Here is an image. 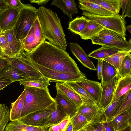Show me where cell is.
I'll return each instance as SVG.
<instances>
[{"instance_id": "1", "label": "cell", "mask_w": 131, "mask_h": 131, "mask_svg": "<svg viewBox=\"0 0 131 131\" xmlns=\"http://www.w3.org/2000/svg\"><path fill=\"white\" fill-rule=\"evenodd\" d=\"M28 53L32 62L53 71L83 74L68 53L49 41L45 40L33 51Z\"/></svg>"}, {"instance_id": "2", "label": "cell", "mask_w": 131, "mask_h": 131, "mask_svg": "<svg viewBox=\"0 0 131 131\" xmlns=\"http://www.w3.org/2000/svg\"><path fill=\"white\" fill-rule=\"evenodd\" d=\"M38 9L37 17L45 39L65 50L67 41L60 19L56 13L43 6Z\"/></svg>"}, {"instance_id": "3", "label": "cell", "mask_w": 131, "mask_h": 131, "mask_svg": "<svg viewBox=\"0 0 131 131\" xmlns=\"http://www.w3.org/2000/svg\"><path fill=\"white\" fill-rule=\"evenodd\" d=\"M24 89L25 91L24 104L20 118L31 113L47 108L55 102L48 88L42 89L25 86Z\"/></svg>"}, {"instance_id": "4", "label": "cell", "mask_w": 131, "mask_h": 131, "mask_svg": "<svg viewBox=\"0 0 131 131\" xmlns=\"http://www.w3.org/2000/svg\"><path fill=\"white\" fill-rule=\"evenodd\" d=\"M38 11V9L29 4H25L20 10L13 28L16 38L20 43L27 36L37 18Z\"/></svg>"}, {"instance_id": "5", "label": "cell", "mask_w": 131, "mask_h": 131, "mask_svg": "<svg viewBox=\"0 0 131 131\" xmlns=\"http://www.w3.org/2000/svg\"><path fill=\"white\" fill-rule=\"evenodd\" d=\"M82 15L87 18L92 20L106 29L115 31L123 36H126V22L124 15L119 14L110 16L95 15L84 11Z\"/></svg>"}, {"instance_id": "6", "label": "cell", "mask_w": 131, "mask_h": 131, "mask_svg": "<svg viewBox=\"0 0 131 131\" xmlns=\"http://www.w3.org/2000/svg\"><path fill=\"white\" fill-rule=\"evenodd\" d=\"M7 58L9 63L23 71L30 77H43L34 67L28 53L23 50L15 56Z\"/></svg>"}, {"instance_id": "7", "label": "cell", "mask_w": 131, "mask_h": 131, "mask_svg": "<svg viewBox=\"0 0 131 131\" xmlns=\"http://www.w3.org/2000/svg\"><path fill=\"white\" fill-rule=\"evenodd\" d=\"M56 106L55 101L48 108L29 114L19 119L27 125L39 127H45V124Z\"/></svg>"}, {"instance_id": "8", "label": "cell", "mask_w": 131, "mask_h": 131, "mask_svg": "<svg viewBox=\"0 0 131 131\" xmlns=\"http://www.w3.org/2000/svg\"><path fill=\"white\" fill-rule=\"evenodd\" d=\"M32 63L43 76L49 79L50 82L52 81H51L66 83L76 82L82 78H86L84 74H79L58 72Z\"/></svg>"}, {"instance_id": "9", "label": "cell", "mask_w": 131, "mask_h": 131, "mask_svg": "<svg viewBox=\"0 0 131 131\" xmlns=\"http://www.w3.org/2000/svg\"><path fill=\"white\" fill-rule=\"evenodd\" d=\"M20 11L9 7L0 14V31L13 28L18 18Z\"/></svg>"}, {"instance_id": "10", "label": "cell", "mask_w": 131, "mask_h": 131, "mask_svg": "<svg viewBox=\"0 0 131 131\" xmlns=\"http://www.w3.org/2000/svg\"><path fill=\"white\" fill-rule=\"evenodd\" d=\"M84 89L99 105L101 97L102 86L101 83L82 78L75 82Z\"/></svg>"}, {"instance_id": "11", "label": "cell", "mask_w": 131, "mask_h": 131, "mask_svg": "<svg viewBox=\"0 0 131 131\" xmlns=\"http://www.w3.org/2000/svg\"><path fill=\"white\" fill-rule=\"evenodd\" d=\"M55 101L61 107L71 119L77 112L79 107L73 101L67 97L57 88Z\"/></svg>"}, {"instance_id": "12", "label": "cell", "mask_w": 131, "mask_h": 131, "mask_svg": "<svg viewBox=\"0 0 131 131\" xmlns=\"http://www.w3.org/2000/svg\"><path fill=\"white\" fill-rule=\"evenodd\" d=\"M103 111V110L97 104H82L79 106L77 112L83 114L89 122L95 120L106 121Z\"/></svg>"}, {"instance_id": "13", "label": "cell", "mask_w": 131, "mask_h": 131, "mask_svg": "<svg viewBox=\"0 0 131 131\" xmlns=\"http://www.w3.org/2000/svg\"><path fill=\"white\" fill-rule=\"evenodd\" d=\"M118 78L117 74L111 80L102 86L101 97L99 105L103 110L107 107L113 99Z\"/></svg>"}, {"instance_id": "14", "label": "cell", "mask_w": 131, "mask_h": 131, "mask_svg": "<svg viewBox=\"0 0 131 131\" xmlns=\"http://www.w3.org/2000/svg\"><path fill=\"white\" fill-rule=\"evenodd\" d=\"M2 77L7 78L13 82L19 81L30 77L25 72L8 62L0 70V78Z\"/></svg>"}, {"instance_id": "15", "label": "cell", "mask_w": 131, "mask_h": 131, "mask_svg": "<svg viewBox=\"0 0 131 131\" xmlns=\"http://www.w3.org/2000/svg\"><path fill=\"white\" fill-rule=\"evenodd\" d=\"M79 8L88 13L102 16H110L116 15L101 6L90 2L88 0H79Z\"/></svg>"}, {"instance_id": "16", "label": "cell", "mask_w": 131, "mask_h": 131, "mask_svg": "<svg viewBox=\"0 0 131 131\" xmlns=\"http://www.w3.org/2000/svg\"><path fill=\"white\" fill-rule=\"evenodd\" d=\"M3 32L5 37L7 44V52L6 57H13L19 53L22 50L20 43L17 40L13 29Z\"/></svg>"}, {"instance_id": "17", "label": "cell", "mask_w": 131, "mask_h": 131, "mask_svg": "<svg viewBox=\"0 0 131 131\" xmlns=\"http://www.w3.org/2000/svg\"><path fill=\"white\" fill-rule=\"evenodd\" d=\"M71 51L80 63L85 67L92 70L96 69L83 49L76 43H70L69 44Z\"/></svg>"}, {"instance_id": "18", "label": "cell", "mask_w": 131, "mask_h": 131, "mask_svg": "<svg viewBox=\"0 0 131 131\" xmlns=\"http://www.w3.org/2000/svg\"><path fill=\"white\" fill-rule=\"evenodd\" d=\"M94 44L104 45L112 47L117 48L122 51L131 50V45L126 40L123 41L114 40L103 39L97 36L91 39Z\"/></svg>"}, {"instance_id": "19", "label": "cell", "mask_w": 131, "mask_h": 131, "mask_svg": "<svg viewBox=\"0 0 131 131\" xmlns=\"http://www.w3.org/2000/svg\"><path fill=\"white\" fill-rule=\"evenodd\" d=\"M105 29L106 28L94 21L88 19L85 28L79 35L82 39L91 40Z\"/></svg>"}, {"instance_id": "20", "label": "cell", "mask_w": 131, "mask_h": 131, "mask_svg": "<svg viewBox=\"0 0 131 131\" xmlns=\"http://www.w3.org/2000/svg\"><path fill=\"white\" fill-rule=\"evenodd\" d=\"M50 5H54L60 8L64 14L70 19H72L73 14L78 13V10L75 1L73 0H53Z\"/></svg>"}, {"instance_id": "21", "label": "cell", "mask_w": 131, "mask_h": 131, "mask_svg": "<svg viewBox=\"0 0 131 131\" xmlns=\"http://www.w3.org/2000/svg\"><path fill=\"white\" fill-rule=\"evenodd\" d=\"M49 127H39L27 125L19 119L11 121L6 126L4 131H47Z\"/></svg>"}, {"instance_id": "22", "label": "cell", "mask_w": 131, "mask_h": 131, "mask_svg": "<svg viewBox=\"0 0 131 131\" xmlns=\"http://www.w3.org/2000/svg\"><path fill=\"white\" fill-rule=\"evenodd\" d=\"M25 93V91L24 89L18 99L11 103L9 114V119L11 121L20 118L24 106Z\"/></svg>"}, {"instance_id": "23", "label": "cell", "mask_w": 131, "mask_h": 131, "mask_svg": "<svg viewBox=\"0 0 131 131\" xmlns=\"http://www.w3.org/2000/svg\"><path fill=\"white\" fill-rule=\"evenodd\" d=\"M131 89V75L118 78L117 81L113 99L118 98Z\"/></svg>"}, {"instance_id": "24", "label": "cell", "mask_w": 131, "mask_h": 131, "mask_svg": "<svg viewBox=\"0 0 131 131\" xmlns=\"http://www.w3.org/2000/svg\"><path fill=\"white\" fill-rule=\"evenodd\" d=\"M127 93L118 98L113 99L107 107L103 110V113L106 121H111L113 119L119 108Z\"/></svg>"}, {"instance_id": "25", "label": "cell", "mask_w": 131, "mask_h": 131, "mask_svg": "<svg viewBox=\"0 0 131 131\" xmlns=\"http://www.w3.org/2000/svg\"><path fill=\"white\" fill-rule=\"evenodd\" d=\"M50 80L44 77H29L19 81L20 84L25 86L46 89L50 84Z\"/></svg>"}, {"instance_id": "26", "label": "cell", "mask_w": 131, "mask_h": 131, "mask_svg": "<svg viewBox=\"0 0 131 131\" xmlns=\"http://www.w3.org/2000/svg\"><path fill=\"white\" fill-rule=\"evenodd\" d=\"M121 51L119 49L104 45L95 50L88 55V57L98 60H103Z\"/></svg>"}, {"instance_id": "27", "label": "cell", "mask_w": 131, "mask_h": 131, "mask_svg": "<svg viewBox=\"0 0 131 131\" xmlns=\"http://www.w3.org/2000/svg\"><path fill=\"white\" fill-rule=\"evenodd\" d=\"M117 73L116 68L112 65L103 60L101 83L102 86L113 79Z\"/></svg>"}, {"instance_id": "28", "label": "cell", "mask_w": 131, "mask_h": 131, "mask_svg": "<svg viewBox=\"0 0 131 131\" xmlns=\"http://www.w3.org/2000/svg\"><path fill=\"white\" fill-rule=\"evenodd\" d=\"M65 83L79 95L82 102V104L85 105L97 104L90 95L75 82Z\"/></svg>"}, {"instance_id": "29", "label": "cell", "mask_w": 131, "mask_h": 131, "mask_svg": "<svg viewBox=\"0 0 131 131\" xmlns=\"http://www.w3.org/2000/svg\"><path fill=\"white\" fill-rule=\"evenodd\" d=\"M55 86L78 106L82 104V102L79 95L66 83L58 82L56 83Z\"/></svg>"}, {"instance_id": "30", "label": "cell", "mask_w": 131, "mask_h": 131, "mask_svg": "<svg viewBox=\"0 0 131 131\" xmlns=\"http://www.w3.org/2000/svg\"><path fill=\"white\" fill-rule=\"evenodd\" d=\"M99 5L115 15L119 14L121 8V0H88Z\"/></svg>"}, {"instance_id": "31", "label": "cell", "mask_w": 131, "mask_h": 131, "mask_svg": "<svg viewBox=\"0 0 131 131\" xmlns=\"http://www.w3.org/2000/svg\"><path fill=\"white\" fill-rule=\"evenodd\" d=\"M36 43L33 24L26 37L20 42V44L23 50L27 53H30L36 48Z\"/></svg>"}, {"instance_id": "32", "label": "cell", "mask_w": 131, "mask_h": 131, "mask_svg": "<svg viewBox=\"0 0 131 131\" xmlns=\"http://www.w3.org/2000/svg\"><path fill=\"white\" fill-rule=\"evenodd\" d=\"M68 116L62 109L56 103L55 109L49 117L44 126H48L49 127L52 125L58 124L64 120Z\"/></svg>"}, {"instance_id": "33", "label": "cell", "mask_w": 131, "mask_h": 131, "mask_svg": "<svg viewBox=\"0 0 131 131\" xmlns=\"http://www.w3.org/2000/svg\"><path fill=\"white\" fill-rule=\"evenodd\" d=\"M88 20L83 16L77 17L69 23L68 29L71 32L79 35L85 28Z\"/></svg>"}, {"instance_id": "34", "label": "cell", "mask_w": 131, "mask_h": 131, "mask_svg": "<svg viewBox=\"0 0 131 131\" xmlns=\"http://www.w3.org/2000/svg\"><path fill=\"white\" fill-rule=\"evenodd\" d=\"M129 51H120L111 56L104 59L103 60L112 65L116 69L117 72L121 63L125 57L131 53Z\"/></svg>"}, {"instance_id": "35", "label": "cell", "mask_w": 131, "mask_h": 131, "mask_svg": "<svg viewBox=\"0 0 131 131\" xmlns=\"http://www.w3.org/2000/svg\"><path fill=\"white\" fill-rule=\"evenodd\" d=\"M129 110L119 114L111 120L115 131L121 129L128 125H131L129 123L128 118Z\"/></svg>"}, {"instance_id": "36", "label": "cell", "mask_w": 131, "mask_h": 131, "mask_svg": "<svg viewBox=\"0 0 131 131\" xmlns=\"http://www.w3.org/2000/svg\"><path fill=\"white\" fill-rule=\"evenodd\" d=\"M118 78L131 75V53L124 58L120 65L117 73Z\"/></svg>"}, {"instance_id": "37", "label": "cell", "mask_w": 131, "mask_h": 131, "mask_svg": "<svg viewBox=\"0 0 131 131\" xmlns=\"http://www.w3.org/2000/svg\"><path fill=\"white\" fill-rule=\"evenodd\" d=\"M70 122L72 126L73 131H78L82 129L88 122L83 114L77 112L71 119Z\"/></svg>"}, {"instance_id": "38", "label": "cell", "mask_w": 131, "mask_h": 131, "mask_svg": "<svg viewBox=\"0 0 131 131\" xmlns=\"http://www.w3.org/2000/svg\"><path fill=\"white\" fill-rule=\"evenodd\" d=\"M97 36L103 39H110L123 41L126 40L125 36L106 29H105L101 31Z\"/></svg>"}, {"instance_id": "39", "label": "cell", "mask_w": 131, "mask_h": 131, "mask_svg": "<svg viewBox=\"0 0 131 131\" xmlns=\"http://www.w3.org/2000/svg\"><path fill=\"white\" fill-rule=\"evenodd\" d=\"M34 24L36 40V46L37 48L45 41L46 39L37 17Z\"/></svg>"}, {"instance_id": "40", "label": "cell", "mask_w": 131, "mask_h": 131, "mask_svg": "<svg viewBox=\"0 0 131 131\" xmlns=\"http://www.w3.org/2000/svg\"><path fill=\"white\" fill-rule=\"evenodd\" d=\"M131 89H130L127 92L119 108L114 116L113 119L121 114L131 108Z\"/></svg>"}, {"instance_id": "41", "label": "cell", "mask_w": 131, "mask_h": 131, "mask_svg": "<svg viewBox=\"0 0 131 131\" xmlns=\"http://www.w3.org/2000/svg\"><path fill=\"white\" fill-rule=\"evenodd\" d=\"M101 122L100 121H93L88 122L81 130H83L84 131H104Z\"/></svg>"}, {"instance_id": "42", "label": "cell", "mask_w": 131, "mask_h": 131, "mask_svg": "<svg viewBox=\"0 0 131 131\" xmlns=\"http://www.w3.org/2000/svg\"><path fill=\"white\" fill-rule=\"evenodd\" d=\"M8 6L20 11L24 7V4L19 0H5Z\"/></svg>"}, {"instance_id": "43", "label": "cell", "mask_w": 131, "mask_h": 131, "mask_svg": "<svg viewBox=\"0 0 131 131\" xmlns=\"http://www.w3.org/2000/svg\"><path fill=\"white\" fill-rule=\"evenodd\" d=\"M104 131H115L113 124L111 121H104L101 122Z\"/></svg>"}, {"instance_id": "44", "label": "cell", "mask_w": 131, "mask_h": 131, "mask_svg": "<svg viewBox=\"0 0 131 131\" xmlns=\"http://www.w3.org/2000/svg\"><path fill=\"white\" fill-rule=\"evenodd\" d=\"M13 83L9 79L6 77L0 78V90Z\"/></svg>"}, {"instance_id": "45", "label": "cell", "mask_w": 131, "mask_h": 131, "mask_svg": "<svg viewBox=\"0 0 131 131\" xmlns=\"http://www.w3.org/2000/svg\"><path fill=\"white\" fill-rule=\"evenodd\" d=\"M70 117L68 116L65 119L59 123L61 131H64L70 122Z\"/></svg>"}, {"instance_id": "46", "label": "cell", "mask_w": 131, "mask_h": 131, "mask_svg": "<svg viewBox=\"0 0 131 131\" xmlns=\"http://www.w3.org/2000/svg\"><path fill=\"white\" fill-rule=\"evenodd\" d=\"M9 109L5 104H0V122Z\"/></svg>"}, {"instance_id": "47", "label": "cell", "mask_w": 131, "mask_h": 131, "mask_svg": "<svg viewBox=\"0 0 131 131\" xmlns=\"http://www.w3.org/2000/svg\"><path fill=\"white\" fill-rule=\"evenodd\" d=\"M96 70L97 71V75L98 79L99 80L101 79L102 66V60H98Z\"/></svg>"}, {"instance_id": "48", "label": "cell", "mask_w": 131, "mask_h": 131, "mask_svg": "<svg viewBox=\"0 0 131 131\" xmlns=\"http://www.w3.org/2000/svg\"><path fill=\"white\" fill-rule=\"evenodd\" d=\"M128 0H121V8L122 9V15H124L125 13L128 3Z\"/></svg>"}, {"instance_id": "49", "label": "cell", "mask_w": 131, "mask_h": 131, "mask_svg": "<svg viewBox=\"0 0 131 131\" xmlns=\"http://www.w3.org/2000/svg\"><path fill=\"white\" fill-rule=\"evenodd\" d=\"M124 16L125 17H131V0H128L127 9Z\"/></svg>"}, {"instance_id": "50", "label": "cell", "mask_w": 131, "mask_h": 131, "mask_svg": "<svg viewBox=\"0 0 131 131\" xmlns=\"http://www.w3.org/2000/svg\"><path fill=\"white\" fill-rule=\"evenodd\" d=\"M8 62V61L7 57L0 56V70Z\"/></svg>"}, {"instance_id": "51", "label": "cell", "mask_w": 131, "mask_h": 131, "mask_svg": "<svg viewBox=\"0 0 131 131\" xmlns=\"http://www.w3.org/2000/svg\"><path fill=\"white\" fill-rule=\"evenodd\" d=\"M9 7L5 0H0V14Z\"/></svg>"}, {"instance_id": "52", "label": "cell", "mask_w": 131, "mask_h": 131, "mask_svg": "<svg viewBox=\"0 0 131 131\" xmlns=\"http://www.w3.org/2000/svg\"><path fill=\"white\" fill-rule=\"evenodd\" d=\"M48 131H61L59 123L50 126Z\"/></svg>"}, {"instance_id": "53", "label": "cell", "mask_w": 131, "mask_h": 131, "mask_svg": "<svg viewBox=\"0 0 131 131\" xmlns=\"http://www.w3.org/2000/svg\"><path fill=\"white\" fill-rule=\"evenodd\" d=\"M50 0H30V2L32 3H35L39 5H45Z\"/></svg>"}, {"instance_id": "54", "label": "cell", "mask_w": 131, "mask_h": 131, "mask_svg": "<svg viewBox=\"0 0 131 131\" xmlns=\"http://www.w3.org/2000/svg\"><path fill=\"white\" fill-rule=\"evenodd\" d=\"M116 131H131V125H128L121 129Z\"/></svg>"}, {"instance_id": "55", "label": "cell", "mask_w": 131, "mask_h": 131, "mask_svg": "<svg viewBox=\"0 0 131 131\" xmlns=\"http://www.w3.org/2000/svg\"><path fill=\"white\" fill-rule=\"evenodd\" d=\"M64 131H73V128L72 125L70 122Z\"/></svg>"}, {"instance_id": "56", "label": "cell", "mask_w": 131, "mask_h": 131, "mask_svg": "<svg viewBox=\"0 0 131 131\" xmlns=\"http://www.w3.org/2000/svg\"><path fill=\"white\" fill-rule=\"evenodd\" d=\"M128 121L130 124H131V108L128 110Z\"/></svg>"}, {"instance_id": "57", "label": "cell", "mask_w": 131, "mask_h": 131, "mask_svg": "<svg viewBox=\"0 0 131 131\" xmlns=\"http://www.w3.org/2000/svg\"><path fill=\"white\" fill-rule=\"evenodd\" d=\"M126 30L127 29L128 31L130 33H131V25H127L126 27Z\"/></svg>"}, {"instance_id": "58", "label": "cell", "mask_w": 131, "mask_h": 131, "mask_svg": "<svg viewBox=\"0 0 131 131\" xmlns=\"http://www.w3.org/2000/svg\"><path fill=\"white\" fill-rule=\"evenodd\" d=\"M129 43L131 45V39H130L129 41H128Z\"/></svg>"}, {"instance_id": "59", "label": "cell", "mask_w": 131, "mask_h": 131, "mask_svg": "<svg viewBox=\"0 0 131 131\" xmlns=\"http://www.w3.org/2000/svg\"><path fill=\"white\" fill-rule=\"evenodd\" d=\"M78 131H84L83 130H81Z\"/></svg>"}]
</instances>
